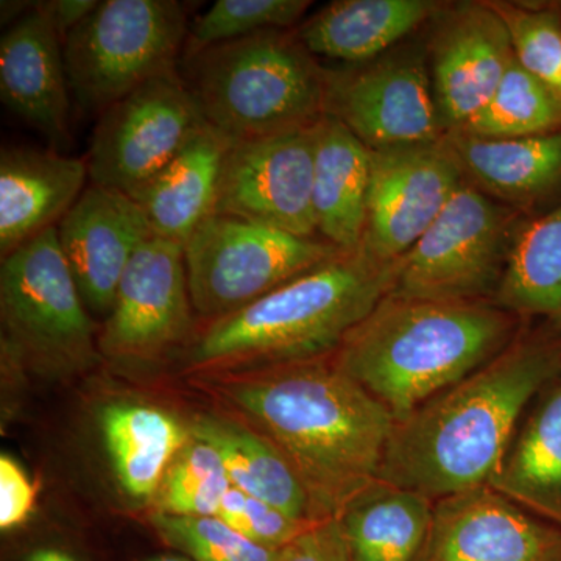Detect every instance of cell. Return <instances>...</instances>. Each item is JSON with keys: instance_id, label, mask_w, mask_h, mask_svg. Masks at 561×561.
Returning a JSON list of instances; mask_svg holds the SVG:
<instances>
[{"instance_id": "cell-1", "label": "cell", "mask_w": 561, "mask_h": 561, "mask_svg": "<svg viewBox=\"0 0 561 561\" xmlns=\"http://www.w3.org/2000/svg\"><path fill=\"white\" fill-rule=\"evenodd\" d=\"M192 381L284 457L316 522L337 518L378 479L393 415L331 357L195 375Z\"/></svg>"}, {"instance_id": "cell-2", "label": "cell", "mask_w": 561, "mask_h": 561, "mask_svg": "<svg viewBox=\"0 0 561 561\" xmlns=\"http://www.w3.org/2000/svg\"><path fill=\"white\" fill-rule=\"evenodd\" d=\"M561 373V335L524 327L478 371L394 421L378 479L432 501L490 485L542 387Z\"/></svg>"}, {"instance_id": "cell-3", "label": "cell", "mask_w": 561, "mask_h": 561, "mask_svg": "<svg viewBox=\"0 0 561 561\" xmlns=\"http://www.w3.org/2000/svg\"><path fill=\"white\" fill-rule=\"evenodd\" d=\"M523 328L522 319L493 301L389 294L331 360L398 421L500 356Z\"/></svg>"}, {"instance_id": "cell-4", "label": "cell", "mask_w": 561, "mask_h": 561, "mask_svg": "<svg viewBox=\"0 0 561 561\" xmlns=\"http://www.w3.org/2000/svg\"><path fill=\"white\" fill-rule=\"evenodd\" d=\"M398 261L364 249L342 253L241 311L198 323L184 351L186 373L254 370L331 357L393 289Z\"/></svg>"}, {"instance_id": "cell-5", "label": "cell", "mask_w": 561, "mask_h": 561, "mask_svg": "<svg viewBox=\"0 0 561 561\" xmlns=\"http://www.w3.org/2000/svg\"><path fill=\"white\" fill-rule=\"evenodd\" d=\"M181 66L206 124L231 140L306 127L327 116L328 69L295 28L217 44Z\"/></svg>"}, {"instance_id": "cell-6", "label": "cell", "mask_w": 561, "mask_h": 561, "mask_svg": "<svg viewBox=\"0 0 561 561\" xmlns=\"http://www.w3.org/2000/svg\"><path fill=\"white\" fill-rule=\"evenodd\" d=\"M2 359L20 370L69 378L98 367L101 327L92 320L51 228L3 257Z\"/></svg>"}, {"instance_id": "cell-7", "label": "cell", "mask_w": 561, "mask_h": 561, "mask_svg": "<svg viewBox=\"0 0 561 561\" xmlns=\"http://www.w3.org/2000/svg\"><path fill=\"white\" fill-rule=\"evenodd\" d=\"M187 33L176 0H102L62 39L70 94L101 116L147 81L179 72Z\"/></svg>"}, {"instance_id": "cell-8", "label": "cell", "mask_w": 561, "mask_h": 561, "mask_svg": "<svg viewBox=\"0 0 561 561\" xmlns=\"http://www.w3.org/2000/svg\"><path fill=\"white\" fill-rule=\"evenodd\" d=\"M522 210L470 183L401 260L390 294L437 301H493L504 278Z\"/></svg>"}, {"instance_id": "cell-9", "label": "cell", "mask_w": 561, "mask_h": 561, "mask_svg": "<svg viewBox=\"0 0 561 561\" xmlns=\"http://www.w3.org/2000/svg\"><path fill=\"white\" fill-rule=\"evenodd\" d=\"M187 283L201 323L241 311L291 279L346 253L321 238L214 214L184 243Z\"/></svg>"}, {"instance_id": "cell-10", "label": "cell", "mask_w": 561, "mask_h": 561, "mask_svg": "<svg viewBox=\"0 0 561 561\" xmlns=\"http://www.w3.org/2000/svg\"><path fill=\"white\" fill-rule=\"evenodd\" d=\"M184 249L168 239L139 247L122 276L113 309L99 331L103 360L147 370L187 350L198 330Z\"/></svg>"}, {"instance_id": "cell-11", "label": "cell", "mask_w": 561, "mask_h": 561, "mask_svg": "<svg viewBox=\"0 0 561 561\" xmlns=\"http://www.w3.org/2000/svg\"><path fill=\"white\" fill-rule=\"evenodd\" d=\"M206 125L180 70L147 81L99 116L87 154L91 184L130 195Z\"/></svg>"}, {"instance_id": "cell-12", "label": "cell", "mask_w": 561, "mask_h": 561, "mask_svg": "<svg viewBox=\"0 0 561 561\" xmlns=\"http://www.w3.org/2000/svg\"><path fill=\"white\" fill-rule=\"evenodd\" d=\"M327 116L342 122L370 150L445 138L426 44L394 47L364 65L328 69Z\"/></svg>"}, {"instance_id": "cell-13", "label": "cell", "mask_w": 561, "mask_h": 561, "mask_svg": "<svg viewBox=\"0 0 561 561\" xmlns=\"http://www.w3.org/2000/svg\"><path fill=\"white\" fill-rule=\"evenodd\" d=\"M317 124L232 140L221 169L216 214L319 238L312 205Z\"/></svg>"}, {"instance_id": "cell-14", "label": "cell", "mask_w": 561, "mask_h": 561, "mask_svg": "<svg viewBox=\"0 0 561 561\" xmlns=\"http://www.w3.org/2000/svg\"><path fill=\"white\" fill-rule=\"evenodd\" d=\"M463 181L445 138L370 150V191L362 249L382 262L401 260L438 219Z\"/></svg>"}, {"instance_id": "cell-15", "label": "cell", "mask_w": 561, "mask_h": 561, "mask_svg": "<svg viewBox=\"0 0 561 561\" xmlns=\"http://www.w3.org/2000/svg\"><path fill=\"white\" fill-rule=\"evenodd\" d=\"M431 24L427 61L443 128L449 135L489 103L515 57L507 28L489 0L446 2Z\"/></svg>"}, {"instance_id": "cell-16", "label": "cell", "mask_w": 561, "mask_h": 561, "mask_svg": "<svg viewBox=\"0 0 561 561\" xmlns=\"http://www.w3.org/2000/svg\"><path fill=\"white\" fill-rule=\"evenodd\" d=\"M424 561H561V527L478 486L435 501Z\"/></svg>"}, {"instance_id": "cell-17", "label": "cell", "mask_w": 561, "mask_h": 561, "mask_svg": "<svg viewBox=\"0 0 561 561\" xmlns=\"http://www.w3.org/2000/svg\"><path fill=\"white\" fill-rule=\"evenodd\" d=\"M57 234L84 305L103 317L136 251L157 236L130 195L95 184L62 217Z\"/></svg>"}, {"instance_id": "cell-18", "label": "cell", "mask_w": 561, "mask_h": 561, "mask_svg": "<svg viewBox=\"0 0 561 561\" xmlns=\"http://www.w3.org/2000/svg\"><path fill=\"white\" fill-rule=\"evenodd\" d=\"M70 95L60 32L47 2L33 3L0 39V99L57 150L70 142Z\"/></svg>"}, {"instance_id": "cell-19", "label": "cell", "mask_w": 561, "mask_h": 561, "mask_svg": "<svg viewBox=\"0 0 561 561\" xmlns=\"http://www.w3.org/2000/svg\"><path fill=\"white\" fill-rule=\"evenodd\" d=\"M90 180L87 157L55 149L2 147L0 153V256L7 257L57 228Z\"/></svg>"}, {"instance_id": "cell-20", "label": "cell", "mask_w": 561, "mask_h": 561, "mask_svg": "<svg viewBox=\"0 0 561 561\" xmlns=\"http://www.w3.org/2000/svg\"><path fill=\"white\" fill-rule=\"evenodd\" d=\"M463 179L482 194L518 210L561 197V131L518 139L445 136Z\"/></svg>"}, {"instance_id": "cell-21", "label": "cell", "mask_w": 561, "mask_h": 561, "mask_svg": "<svg viewBox=\"0 0 561 561\" xmlns=\"http://www.w3.org/2000/svg\"><path fill=\"white\" fill-rule=\"evenodd\" d=\"M445 5L437 0H335L295 32L313 57L364 65L431 24Z\"/></svg>"}, {"instance_id": "cell-22", "label": "cell", "mask_w": 561, "mask_h": 561, "mask_svg": "<svg viewBox=\"0 0 561 561\" xmlns=\"http://www.w3.org/2000/svg\"><path fill=\"white\" fill-rule=\"evenodd\" d=\"M231 142L206 125L179 157L131 192L158 238L184 245L216 214L221 169Z\"/></svg>"}, {"instance_id": "cell-23", "label": "cell", "mask_w": 561, "mask_h": 561, "mask_svg": "<svg viewBox=\"0 0 561 561\" xmlns=\"http://www.w3.org/2000/svg\"><path fill=\"white\" fill-rule=\"evenodd\" d=\"M370 191V149L342 122L323 116L317 124L312 205L317 234L353 253L364 242Z\"/></svg>"}, {"instance_id": "cell-24", "label": "cell", "mask_w": 561, "mask_h": 561, "mask_svg": "<svg viewBox=\"0 0 561 561\" xmlns=\"http://www.w3.org/2000/svg\"><path fill=\"white\" fill-rule=\"evenodd\" d=\"M489 486L561 527V373L530 402Z\"/></svg>"}, {"instance_id": "cell-25", "label": "cell", "mask_w": 561, "mask_h": 561, "mask_svg": "<svg viewBox=\"0 0 561 561\" xmlns=\"http://www.w3.org/2000/svg\"><path fill=\"white\" fill-rule=\"evenodd\" d=\"M431 497L373 481L337 522L353 561H424L434 523Z\"/></svg>"}, {"instance_id": "cell-26", "label": "cell", "mask_w": 561, "mask_h": 561, "mask_svg": "<svg viewBox=\"0 0 561 561\" xmlns=\"http://www.w3.org/2000/svg\"><path fill=\"white\" fill-rule=\"evenodd\" d=\"M114 478L131 501L151 504L165 472L191 440L190 427L153 405L113 402L101 412Z\"/></svg>"}, {"instance_id": "cell-27", "label": "cell", "mask_w": 561, "mask_h": 561, "mask_svg": "<svg viewBox=\"0 0 561 561\" xmlns=\"http://www.w3.org/2000/svg\"><path fill=\"white\" fill-rule=\"evenodd\" d=\"M194 437L219 451L231 486L275 505L294 518L316 522L308 494L290 465L250 427L230 416H202L190 424Z\"/></svg>"}, {"instance_id": "cell-28", "label": "cell", "mask_w": 561, "mask_h": 561, "mask_svg": "<svg viewBox=\"0 0 561 561\" xmlns=\"http://www.w3.org/2000/svg\"><path fill=\"white\" fill-rule=\"evenodd\" d=\"M493 302L523 321L545 320L561 335V198L548 213L523 221Z\"/></svg>"}, {"instance_id": "cell-29", "label": "cell", "mask_w": 561, "mask_h": 561, "mask_svg": "<svg viewBox=\"0 0 561 561\" xmlns=\"http://www.w3.org/2000/svg\"><path fill=\"white\" fill-rule=\"evenodd\" d=\"M557 131H561L560 92L516 60L489 103L459 130L483 139L531 138Z\"/></svg>"}, {"instance_id": "cell-30", "label": "cell", "mask_w": 561, "mask_h": 561, "mask_svg": "<svg viewBox=\"0 0 561 561\" xmlns=\"http://www.w3.org/2000/svg\"><path fill=\"white\" fill-rule=\"evenodd\" d=\"M230 489V478L219 451L191 434V440L165 472L151 501V512L175 516H217Z\"/></svg>"}, {"instance_id": "cell-31", "label": "cell", "mask_w": 561, "mask_h": 561, "mask_svg": "<svg viewBox=\"0 0 561 561\" xmlns=\"http://www.w3.org/2000/svg\"><path fill=\"white\" fill-rule=\"evenodd\" d=\"M311 5L308 0H217L191 25L183 60L256 33L294 31Z\"/></svg>"}, {"instance_id": "cell-32", "label": "cell", "mask_w": 561, "mask_h": 561, "mask_svg": "<svg viewBox=\"0 0 561 561\" xmlns=\"http://www.w3.org/2000/svg\"><path fill=\"white\" fill-rule=\"evenodd\" d=\"M511 38L516 62L561 94V7L489 0Z\"/></svg>"}, {"instance_id": "cell-33", "label": "cell", "mask_w": 561, "mask_h": 561, "mask_svg": "<svg viewBox=\"0 0 561 561\" xmlns=\"http://www.w3.org/2000/svg\"><path fill=\"white\" fill-rule=\"evenodd\" d=\"M150 526L165 545L192 561H276L278 549L243 537L217 516H175L151 512Z\"/></svg>"}, {"instance_id": "cell-34", "label": "cell", "mask_w": 561, "mask_h": 561, "mask_svg": "<svg viewBox=\"0 0 561 561\" xmlns=\"http://www.w3.org/2000/svg\"><path fill=\"white\" fill-rule=\"evenodd\" d=\"M217 518L249 540L278 551L317 524L294 518L275 505L250 496L234 486L225 494Z\"/></svg>"}, {"instance_id": "cell-35", "label": "cell", "mask_w": 561, "mask_h": 561, "mask_svg": "<svg viewBox=\"0 0 561 561\" xmlns=\"http://www.w3.org/2000/svg\"><path fill=\"white\" fill-rule=\"evenodd\" d=\"M35 483L9 454L0 456V529L11 531L24 526L35 512Z\"/></svg>"}, {"instance_id": "cell-36", "label": "cell", "mask_w": 561, "mask_h": 561, "mask_svg": "<svg viewBox=\"0 0 561 561\" xmlns=\"http://www.w3.org/2000/svg\"><path fill=\"white\" fill-rule=\"evenodd\" d=\"M276 561H353L337 519L317 523L279 551Z\"/></svg>"}, {"instance_id": "cell-37", "label": "cell", "mask_w": 561, "mask_h": 561, "mask_svg": "<svg viewBox=\"0 0 561 561\" xmlns=\"http://www.w3.org/2000/svg\"><path fill=\"white\" fill-rule=\"evenodd\" d=\"M99 3V0H51L47 5L61 38L65 39L68 33L79 27L81 22L98 9Z\"/></svg>"}, {"instance_id": "cell-38", "label": "cell", "mask_w": 561, "mask_h": 561, "mask_svg": "<svg viewBox=\"0 0 561 561\" xmlns=\"http://www.w3.org/2000/svg\"><path fill=\"white\" fill-rule=\"evenodd\" d=\"M25 561H81L60 548H39L28 553Z\"/></svg>"}, {"instance_id": "cell-39", "label": "cell", "mask_w": 561, "mask_h": 561, "mask_svg": "<svg viewBox=\"0 0 561 561\" xmlns=\"http://www.w3.org/2000/svg\"><path fill=\"white\" fill-rule=\"evenodd\" d=\"M146 561H192L187 559L183 553H160V556L151 557V559Z\"/></svg>"}]
</instances>
